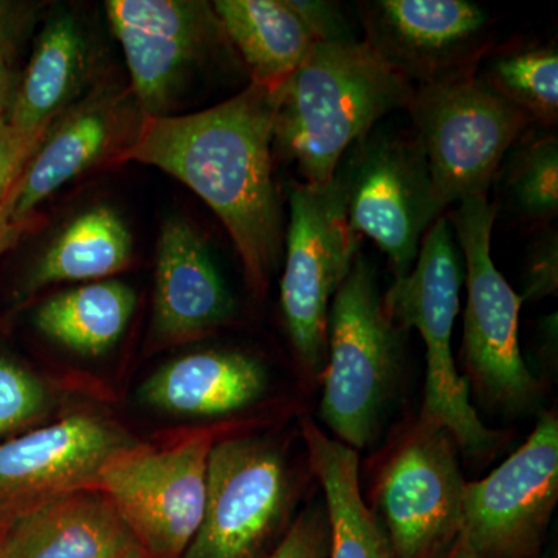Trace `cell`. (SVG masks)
I'll return each mask as SVG.
<instances>
[{
    "label": "cell",
    "instance_id": "cell-1",
    "mask_svg": "<svg viewBox=\"0 0 558 558\" xmlns=\"http://www.w3.org/2000/svg\"><path fill=\"white\" fill-rule=\"evenodd\" d=\"M274 89L250 83L213 108L142 117L117 161L167 172L229 231L250 290L266 295L284 248V209L274 174Z\"/></svg>",
    "mask_w": 558,
    "mask_h": 558
},
{
    "label": "cell",
    "instance_id": "cell-2",
    "mask_svg": "<svg viewBox=\"0 0 558 558\" xmlns=\"http://www.w3.org/2000/svg\"><path fill=\"white\" fill-rule=\"evenodd\" d=\"M413 92L365 40L315 43L274 89V154L304 183H328L355 143L389 113L409 108Z\"/></svg>",
    "mask_w": 558,
    "mask_h": 558
},
{
    "label": "cell",
    "instance_id": "cell-3",
    "mask_svg": "<svg viewBox=\"0 0 558 558\" xmlns=\"http://www.w3.org/2000/svg\"><path fill=\"white\" fill-rule=\"evenodd\" d=\"M402 330L385 311L373 267L357 255L333 295L319 416L355 451L377 439L402 373Z\"/></svg>",
    "mask_w": 558,
    "mask_h": 558
},
{
    "label": "cell",
    "instance_id": "cell-4",
    "mask_svg": "<svg viewBox=\"0 0 558 558\" xmlns=\"http://www.w3.org/2000/svg\"><path fill=\"white\" fill-rule=\"evenodd\" d=\"M462 279L461 250L450 219L442 215L422 240L413 269L384 295V306L400 329H416L425 344L427 376L418 414L439 422L457 439L459 450L480 458L494 453L505 436L478 417L451 351Z\"/></svg>",
    "mask_w": 558,
    "mask_h": 558
},
{
    "label": "cell",
    "instance_id": "cell-5",
    "mask_svg": "<svg viewBox=\"0 0 558 558\" xmlns=\"http://www.w3.org/2000/svg\"><path fill=\"white\" fill-rule=\"evenodd\" d=\"M497 215L498 205L487 196H476L459 202L450 220L464 258L468 286L462 362L469 387L484 403L521 416L538 410L543 387L521 354L520 311L524 301L492 258Z\"/></svg>",
    "mask_w": 558,
    "mask_h": 558
},
{
    "label": "cell",
    "instance_id": "cell-6",
    "mask_svg": "<svg viewBox=\"0 0 558 558\" xmlns=\"http://www.w3.org/2000/svg\"><path fill=\"white\" fill-rule=\"evenodd\" d=\"M407 110L439 215L468 197L487 196L506 154L531 124L478 72L414 87Z\"/></svg>",
    "mask_w": 558,
    "mask_h": 558
},
{
    "label": "cell",
    "instance_id": "cell-7",
    "mask_svg": "<svg viewBox=\"0 0 558 558\" xmlns=\"http://www.w3.org/2000/svg\"><path fill=\"white\" fill-rule=\"evenodd\" d=\"M299 498L284 451L266 438L213 442L199 531L183 558H267L292 526Z\"/></svg>",
    "mask_w": 558,
    "mask_h": 558
},
{
    "label": "cell",
    "instance_id": "cell-8",
    "mask_svg": "<svg viewBox=\"0 0 558 558\" xmlns=\"http://www.w3.org/2000/svg\"><path fill=\"white\" fill-rule=\"evenodd\" d=\"M288 199L281 310L301 368L322 377L330 303L354 266L359 238L349 229L337 175L328 183H289Z\"/></svg>",
    "mask_w": 558,
    "mask_h": 558
},
{
    "label": "cell",
    "instance_id": "cell-9",
    "mask_svg": "<svg viewBox=\"0 0 558 558\" xmlns=\"http://www.w3.org/2000/svg\"><path fill=\"white\" fill-rule=\"evenodd\" d=\"M453 435L418 414L388 451L373 488L374 515L392 558H433L462 531V475Z\"/></svg>",
    "mask_w": 558,
    "mask_h": 558
},
{
    "label": "cell",
    "instance_id": "cell-10",
    "mask_svg": "<svg viewBox=\"0 0 558 558\" xmlns=\"http://www.w3.org/2000/svg\"><path fill=\"white\" fill-rule=\"evenodd\" d=\"M349 229L385 253L395 281L410 274L422 240L440 218L424 150L414 134L374 128L337 168Z\"/></svg>",
    "mask_w": 558,
    "mask_h": 558
},
{
    "label": "cell",
    "instance_id": "cell-11",
    "mask_svg": "<svg viewBox=\"0 0 558 558\" xmlns=\"http://www.w3.org/2000/svg\"><path fill=\"white\" fill-rule=\"evenodd\" d=\"M213 442L208 433L161 449L134 442L102 469L98 488L150 558H183L196 537Z\"/></svg>",
    "mask_w": 558,
    "mask_h": 558
},
{
    "label": "cell",
    "instance_id": "cell-12",
    "mask_svg": "<svg viewBox=\"0 0 558 558\" xmlns=\"http://www.w3.org/2000/svg\"><path fill=\"white\" fill-rule=\"evenodd\" d=\"M558 501V417L542 411L526 442L465 484L462 532L476 558H538Z\"/></svg>",
    "mask_w": 558,
    "mask_h": 558
},
{
    "label": "cell",
    "instance_id": "cell-13",
    "mask_svg": "<svg viewBox=\"0 0 558 558\" xmlns=\"http://www.w3.org/2000/svg\"><path fill=\"white\" fill-rule=\"evenodd\" d=\"M143 117L170 116L194 76L230 44L211 3L199 0H108Z\"/></svg>",
    "mask_w": 558,
    "mask_h": 558
},
{
    "label": "cell",
    "instance_id": "cell-14",
    "mask_svg": "<svg viewBox=\"0 0 558 558\" xmlns=\"http://www.w3.org/2000/svg\"><path fill=\"white\" fill-rule=\"evenodd\" d=\"M134 442L119 425L87 414L0 440V529L53 499L98 487L105 465Z\"/></svg>",
    "mask_w": 558,
    "mask_h": 558
},
{
    "label": "cell",
    "instance_id": "cell-15",
    "mask_svg": "<svg viewBox=\"0 0 558 558\" xmlns=\"http://www.w3.org/2000/svg\"><path fill=\"white\" fill-rule=\"evenodd\" d=\"M365 43L413 87L478 72L490 17L469 0H374L359 7Z\"/></svg>",
    "mask_w": 558,
    "mask_h": 558
},
{
    "label": "cell",
    "instance_id": "cell-16",
    "mask_svg": "<svg viewBox=\"0 0 558 558\" xmlns=\"http://www.w3.org/2000/svg\"><path fill=\"white\" fill-rule=\"evenodd\" d=\"M233 315V296L199 230L180 216L165 220L157 241L153 340L170 347L201 339Z\"/></svg>",
    "mask_w": 558,
    "mask_h": 558
},
{
    "label": "cell",
    "instance_id": "cell-17",
    "mask_svg": "<svg viewBox=\"0 0 558 558\" xmlns=\"http://www.w3.org/2000/svg\"><path fill=\"white\" fill-rule=\"evenodd\" d=\"M2 531L5 558H150L98 487L53 499Z\"/></svg>",
    "mask_w": 558,
    "mask_h": 558
},
{
    "label": "cell",
    "instance_id": "cell-18",
    "mask_svg": "<svg viewBox=\"0 0 558 558\" xmlns=\"http://www.w3.org/2000/svg\"><path fill=\"white\" fill-rule=\"evenodd\" d=\"M269 377L258 360L242 352L201 351L161 366L140 388L149 409L185 417L236 413L266 395Z\"/></svg>",
    "mask_w": 558,
    "mask_h": 558
},
{
    "label": "cell",
    "instance_id": "cell-19",
    "mask_svg": "<svg viewBox=\"0 0 558 558\" xmlns=\"http://www.w3.org/2000/svg\"><path fill=\"white\" fill-rule=\"evenodd\" d=\"M86 65L87 44L78 21L69 13L47 21L7 108L13 131L22 138H43L78 92Z\"/></svg>",
    "mask_w": 558,
    "mask_h": 558
},
{
    "label": "cell",
    "instance_id": "cell-20",
    "mask_svg": "<svg viewBox=\"0 0 558 558\" xmlns=\"http://www.w3.org/2000/svg\"><path fill=\"white\" fill-rule=\"evenodd\" d=\"M301 433L325 494L329 558H392L387 534L362 495L357 451L329 438L311 418L301 422Z\"/></svg>",
    "mask_w": 558,
    "mask_h": 558
},
{
    "label": "cell",
    "instance_id": "cell-21",
    "mask_svg": "<svg viewBox=\"0 0 558 558\" xmlns=\"http://www.w3.org/2000/svg\"><path fill=\"white\" fill-rule=\"evenodd\" d=\"M110 137L112 121L102 105L84 106L54 121L7 196L9 222L25 226L33 209L100 159Z\"/></svg>",
    "mask_w": 558,
    "mask_h": 558
},
{
    "label": "cell",
    "instance_id": "cell-22",
    "mask_svg": "<svg viewBox=\"0 0 558 558\" xmlns=\"http://www.w3.org/2000/svg\"><path fill=\"white\" fill-rule=\"evenodd\" d=\"M211 7L252 83L260 86L277 89L317 43L290 0H216Z\"/></svg>",
    "mask_w": 558,
    "mask_h": 558
},
{
    "label": "cell",
    "instance_id": "cell-23",
    "mask_svg": "<svg viewBox=\"0 0 558 558\" xmlns=\"http://www.w3.org/2000/svg\"><path fill=\"white\" fill-rule=\"evenodd\" d=\"M137 295L117 279L90 282L44 301L33 325L47 339L86 357L106 354L130 326Z\"/></svg>",
    "mask_w": 558,
    "mask_h": 558
},
{
    "label": "cell",
    "instance_id": "cell-24",
    "mask_svg": "<svg viewBox=\"0 0 558 558\" xmlns=\"http://www.w3.org/2000/svg\"><path fill=\"white\" fill-rule=\"evenodd\" d=\"M132 258V236L116 209L98 205L76 216L51 242L25 279L24 293L62 281L110 278Z\"/></svg>",
    "mask_w": 558,
    "mask_h": 558
},
{
    "label": "cell",
    "instance_id": "cell-25",
    "mask_svg": "<svg viewBox=\"0 0 558 558\" xmlns=\"http://www.w3.org/2000/svg\"><path fill=\"white\" fill-rule=\"evenodd\" d=\"M527 120L553 128L558 121L556 46L521 47L488 57L478 75Z\"/></svg>",
    "mask_w": 558,
    "mask_h": 558
},
{
    "label": "cell",
    "instance_id": "cell-26",
    "mask_svg": "<svg viewBox=\"0 0 558 558\" xmlns=\"http://www.w3.org/2000/svg\"><path fill=\"white\" fill-rule=\"evenodd\" d=\"M497 178L502 196L520 218L550 223L558 213V140L554 134L520 137Z\"/></svg>",
    "mask_w": 558,
    "mask_h": 558
},
{
    "label": "cell",
    "instance_id": "cell-27",
    "mask_svg": "<svg viewBox=\"0 0 558 558\" xmlns=\"http://www.w3.org/2000/svg\"><path fill=\"white\" fill-rule=\"evenodd\" d=\"M50 407L46 384L16 360L0 354V440L31 429Z\"/></svg>",
    "mask_w": 558,
    "mask_h": 558
},
{
    "label": "cell",
    "instance_id": "cell-28",
    "mask_svg": "<svg viewBox=\"0 0 558 558\" xmlns=\"http://www.w3.org/2000/svg\"><path fill=\"white\" fill-rule=\"evenodd\" d=\"M330 524L322 502L301 512L267 558H329Z\"/></svg>",
    "mask_w": 558,
    "mask_h": 558
},
{
    "label": "cell",
    "instance_id": "cell-29",
    "mask_svg": "<svg viewBox=\"0 0 558 558\" xmlns=\"http://www.w3.org/2000/svg\"><path fill=\"white\" fill-rule=\"evenodd\" d=\"M523 301H538L556 295L558 289L557 230H546L527 250L523 278Z\"/></svg>",
    "mask_w": 558,
    "mask_h": 558
},
{
    "label": "cell",
    "instance_id": "cell-30",
    "mask_svg": "<svg viewBox=\"0 0 558 558\" xmlns=\"http://www.w3.org/2000/svg\"><path fill=\"white\" fill-rule=\"evenodd\" d=\"M9 105H0V205L7 199L40 140L22 138L9 121Z\"/></svg>",
    "mask_w": 558,
    "mask_h": 558
},
{
    "label": "cell",
    "instance_id": "cell-31",
    "mask_svg": "<svg viewBox=\"0 0 558 558\" xmlns=\"http://www.w3.org/2000/svg\"><path fill=\"white\" fill-rule=\"evenodd\" d=\"M311 28L317 43L355 40L339 3L323 0H290Z\"/></svg>",
    "mask_w": 558,
    "mask_h": 558
},
{
    "label": "cell",
    "instance_id": "cell-32",
    "mask_svg": "<svg viewBox=\"0 0 558 558\" xmlns=\"http://www.w3.org/2000/svg\"><path fill=\"white\" fill-rule=\"evenodd\" d=\"M36 5L0 0V60H13L35 21Z\"/></svg>",
    "mask_w": 558,
    "mask_h": 558
},
{
    "label": "cell",
    "instance_id": "cell-33",
    "mask_svg": "<svg viewBox=\"0 0 558 558\" xmlns=\"http://www.w3.org/2000/svg\"><path fill=\"white\" fill-rule=\"evenodd\" d=\"M16 84L13 62L11 60H0V105H10Z\"/></svg>",
    "mask_w": 558,
    "mask_h": 558
},
{
    "label": "cell",
    "instance_id": "cell-34",
    "mask_svg": "<svg viewBox=\"0 0 558 558\" xmlns=\"http://www.w3.org/2000/svg\"><path fill=\"white\" fill-rule=\"evenodd\" d=\"M22 230H24V226H11L3 205H0V256L16 242Z\"/></svg>",
    "mask_w": 558,
    "mask_h": 558
},
{
    "label": "cell",
    "instance_id": "cell-35",
    "mask_svg": "<svg viewBox=\"0 0 558 558\" xmlns=\"http://www.w3.org/2000/svg\"><path fill=\"white\" fill-rule=\"evenodd\" d=\"M433 558H476L473 553L472 546H470L468 537L464 532L458 535L449 546H446L439 554H436Z\"/></svg>",
    "mask_w": 558,
    "mask_h": 558
},
{
    "label": "cell",
    "instance_id": "cell-36",
    "mask_svg": "<svg viewBox=\"0 0 558 558\" xmlns=\"http://www.w3.org/2000/svg\"><path fill=\"white\" fill-rule=\"evenodd\" d=\"M0 558H5V548H3V531L0 529Z\"/></svg>",
    "mask_w": 558,
    "mask_h": 558
},
{
    "label": "cell",
    "instance_id": "cell-37",
    "mask_svg": "<svg viewBox=\"0 0 558 558\" xmlns=\"http://www.w3.org/2000/svg\"><path fill=\"white\" fill-rule=\"evenodd\" d=\"M538 558H558L557 557V553L556 550H549V553H546V554H542V556H539Z\"/></svg>",
    "mask_w": 558,
    "mask_h": 558
}]
</instances>
